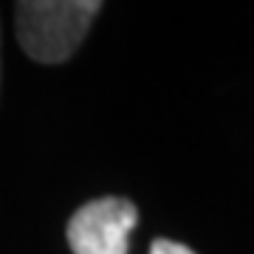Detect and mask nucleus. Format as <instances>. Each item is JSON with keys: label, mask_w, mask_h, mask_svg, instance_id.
<instances>
[{"label": "nucleus", "mask_w": 254, "mask_h": 254, "mask_svg": "<svg viewBox=\"0 0 254 254\" xmlns=\"http://www.w3.org/2000/svg\"><path fill=\"white\" fill-rule=\"evenodd\" d=\"M102 11L99 0H26L14 6L17 43L31 60L65 63Z\"/></svg>", "instance_id": "nucleus-1"}, {"label": "nucleus", "mask_w": 254, "mask_h": 254, "mask_svg": "<svg viewBox=\"0 0 254 254\" xmlns=\"http://www.w3.org/2000/svg\"><path fill=\"white\" fill-rule=\"evenodd\" d=\"M138 209L125 198H99L85 203L68 220V246L73 254H127Z\"/></svg>", "instance_id": "nucleus-2"}, {"label": "nucleus", "mask_w": 254, "mask_h": 254, "mask_svg": "<svg viewBox=\"0 0 254 254\" xmlns=\"http://www.w3.org/2000/svg\"><path fill=\"white\" fill-rule=\"evenodd\" d=\"M150 254H195V252H192L190 246H184V243L158 237V240H153V246H150Z\"/></svg>", "instance_id": "nucleus-3"}]
</instances>
